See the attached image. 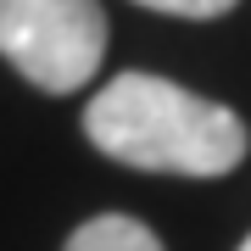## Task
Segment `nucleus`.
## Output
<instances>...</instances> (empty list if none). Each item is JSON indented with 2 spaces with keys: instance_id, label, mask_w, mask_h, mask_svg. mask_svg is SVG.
Instances as JSON below:
<instances>
[{
  "instance_id": "nucleus-1",
  "label": "nucleus",
  "mask_w": 251,
  "mask_h": 251,
  "mask_svg": "<svg viewBox=\"0 0 251 251\" xmlns=\"http://www.w3.org/2000/svg\"><path fill=\"white\" fill-rule=\"evenodd\" d=\"M84 134L123 168L140 173H184V179H218L246 162V123L218 100L190 95L156 73H117L90 100Z\"/></svg>"
},
{
  "instance_id": "nucleus-2",
  "label": "nucleus",
  "mask_w": 251,
  "mask_h": 251,
  "mask_svg": "<svg viewBox=\"0 0 251 251\" xmlns=\"http://www.w3.org/2000/svg\"><path fill=\"white\" fill-rule=\"evenodd\" d=\"M0 56L28 84L73 95L106 56L100 0H0Z\"/></svg>"
},
{
  "instance_id": "nucleus-3",
  "label": "nucleus",
  "mask_w": 251,
  "mask_h": 251,
  "mask_svg": "<svg viewBox=\"0 0 251 251\" xmlns=\"http://www.w3.org/2000/svg\"><path fill=\"white\" fill-rule=\"evenodd\" d=\"M67 251H162V240L140 224V218L100 212V218H90L84 229H73Z\"/></svg>"
},
{
  "instance_id": "nucleus-4",
  "label": "nucleus",
  "mask_w": 251,
  "mask_h": 251,
  "mask_svg": "<svg viewBox=\"0 0 251 251\" xmlns=\"http://www.w3.org/2000/svg\"><path fill=\"white\" fill-rule=\"evenodd\" d=\"M140 6L168 11V17H224V11L240 6V0H140Z\"/></svg>"
},
{
  "instance_id": "nucleus-5",
  "label": "nucleus",
  "mask_w": 251,
  "mask_h": 251,
  "mask_svg": "<svg viewBox=\"0 0 251 251\" xmlns=\"http://www.w3.org/2000/svg\"><path fill=\"white\" fill-rule=\"evenodd\" d=\"M240 251H251V234H246V246H240Z\"/></svg>"
}]
</instances>
